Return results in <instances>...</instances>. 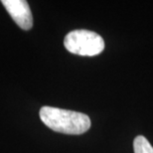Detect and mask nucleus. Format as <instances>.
Segmentation results:
<instances>
[{"label":"nucleus","mask_w":153,"mask_h":153,"mask_svg":"<svg viewBox=\"0 0 153 153\" xmlns=\"http://www.w3.org/2000/svg\"><path fill=\"white\" fill-rule=\"evenodd\" d=\"M1 3L21 29L29 30L32 28L33 16L28 2L25 0H2Z\"/></svg>","instance_id":"3"},{"label":"nucleus","mask_w":153,"mask_h":153,"mask_svg":"<svg viewBox=\"0 0 153 153\" xmlns=\"http://www.w3.org/2000/svg\"><path fill=\"white\" fill-rule=\"evenodd\" d=\"M39 114L43 123L56 132L78 135L85 133L91 127L90 117L82 112L43 106Z\"/></svg>","instance_id":"1"},{"label":"nucleus","mask_w":153,"mask_h":153,"mask_svg":"<svg viewBox=\"0 0 153 153\" xmlns=\"http://www.w3.org/2000/svg\"><path fill=\"white\" fill-rule=\"evenodd\" d=\"M64 45L73 54L88 57L97 56L105 49V41L102 36L84 29L70 32L65 37Z\"/></svg>","instance_id":"2"},{"label":"nucleus","mask_w":153,"mask_h":153,"mask_svg":"<svg viewBox=\"0 0 153 153\" xmlns=\"http://www.w3.org/2000/svg\"><path fill=\"white\" fill-rule=\"evenodd\" d=\"M134 153H153V147L144 136H137L133 141Z\"/></svg>","instance_id":"4"}]
</instances>
